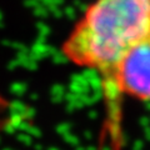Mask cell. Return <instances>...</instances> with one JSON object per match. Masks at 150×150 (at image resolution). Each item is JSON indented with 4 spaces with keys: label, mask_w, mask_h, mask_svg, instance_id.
<instances>
[{
    "label": "cell",
    "mask_w": 150,
    "mask_h": 150,
    "mask_svg": "<svg viewBox=\"0 0 150 150\" xmlns=\"http://www.w3.org/2000/svg\"><path fill=\"white\" fill-rule=\"evenodd\" d=\"M150 36V0H94L62 44L69 63L100 76L105 99L121 59Z\"/></svg>",
    "instance_id": "6da1fadb"
},
{
    "label": "cell",
    "mask_w": 150,
    "mask_h": 150,
    "mask_svg": "<svg viewBox=\"0 0 150 150\" xmlns=\"http://www.w3.org/2000/svg\"><path fill=\"white\" fill-rule=\"evenodd\" d=\"M125 96L150 101V36L121 59L105 99L110 140L115 146L121 142V101Z\"/></svg>",
    "instance_id": "7a4b0ae2"
}]
</instances>
